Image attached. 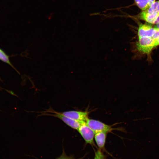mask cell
Wrapping results in <instances>:
<instances>
[{
  "instance_id": "obj_1",
  "label": "cell",
  "mask_w": 159,
  "mask_h": 159,
  "mask_svg": "<svg viewBox=\"0 0 159 159\" xmlns=\"http://www.w3.org/2000/svg\"><path fill=\"white\" fill-rule=\"evenodd\" d=\"M140 16L149 23L155 24L159 17V1L155 2L147 9L143 11Z\"/></svg>"
},
{
  "instance_id": "obj_2",
  "label": "cell",
  "mask_w": 159,
  "mask_h": 159,
  "mask_svg": "<svg viewBox=\"0 0 159 159\" xmlns=\"http://www.w3.org/2000/svg\"><path fill=\"white\" fill-rule=\"evenodd\" d=\"M136 46L138 50L140 52L143 54H149L155 47L154 39L148 37L139 38Z\"/></svg>"
},
{
  "instance_id": "obj_3",
  "label": "cell",
  "mask_w": 159,
  "mask_h": 159,
  "mask_svg": "<svg viewBox=\"0 0 159 159\" xmlns=\"http://www.w3.org/2000/svg\"><path fill=\"white\" fill-rule=\"evenodd\" d=\"M86 123L93 131L95 134L100 132L108 133L114 129L112 125H108L99 121L88 118L86 120Z\"/></svg>"
},
{
  "instance_id": "obj_4",
  "label": "cell",
  "mask_w": 159,
  "mask_h": 159,
  "mask_svg": "<svg viewBox=\"0 0 159 159\" xmlns=\"http://www.w3.org/2000/svg\"><path fill=\"white\" fill-rule=\"evenodd\" d=\"M77 130L86 144L95 147L94 140L95 134L86 122L82 123Z\"/></svg>"
},
{
  "instance_id": "obj_5",
  "label": "cell",
  "mask_w": 159,
  "mask_h": 159,
  "mask_svg": "<svg viewBox=\"0 0 159 159\" xmlns=\"http://www.w3.org/2000/svg\"><path fill=\"white\" fill-rule=\"evenodd\" d=\"M47 112L53 113V114H47L46 115L57 117L60 119L67 125L71 128L78 130L82 123L79 122L62 115L60 112L50 110Z\"/></svg>"
},
{
  "instance_id": "obj_6",
  "label": "cell",
  "mask_w": 159,
  "mask_h": 159,
  "mask_svg": "<svg viewBox=\"0 0 159 159\" xmlns=\"http://www.w3.org/2000/svg\"><path fill=\"white\" fill-rule=\"evenodd\" d=\"M60 112L64 115L81 123L86 122L89 113L87 111H69Z\"/></svg>"
},
{
  "instance_id": "obj_7",
  "label": "cell",
  "mask_w": 159,
  "mask_h": 159,
  "mask_svg": "<svg viewBox=\"0 0 159 159\" xmlns=\"http://www.w3.org/2000/svg\"><path fill=\"white\" fill-rule=\"evenodd\" d=\"M157 30V28L146 24L140 25L138 30V38L143 37H152Z\"/></svg>"
},
{
  "instance_id": "obj_8",
  "label": "cell",
  "mask_w": 159,
  "mask_h": 159,
  "mask_svg": "<svg viewBox=\"0 0 159 159\" xmlns=\"http://www.w3.org/2000/svg\"><path fill=\"white\" fill-rule=\"evenodd\" d=\"M107 133L100 132L95 134L94 139L99 149L105 150V146Z\"/></svg>"
},
{
  "instance_id": "obj_9",
  "label": "cell",
  "mask_w": 159,
  "mask_h": 159,
  "mask_svg": "<svg viewBox=\"0 0 159 159\" xmlns=\"http://www.w3.org/2000/svg\"><path fill=\"white\" fill-rule=\"evenodd\" d=\"M137 5L143 11L147 9L150 6L149 0H134Z\"/></svg>"
},
{
  "instance_id": "obj_10",
  "label": "cell",
  "mask_w": 159,
  "mask_h": 159,
  "mask_svg": "<svg viewBox=\"0 0 159 159\" xmlns=\"http://www.w3.org/2000/svg\"><path fill=\"white\" fill-rule=\"evenodd\" d=\"M0 60L14 67L9 59V56L1 49H0Z\"/></svg>"
},
{
  "instance_id": "obj_11",
  "label": "cell",
  "mask_w": 159,
  "mask_h": 159,
  "mask_svg": "<svg viewBox=\"0 0 159 159\" xmlns=\"http://www.w3.org/2000/svg\"><path fill=\"white\" fill-rule=\"evenodd\" d=\"M102 150L98 148L95 152L94 159H106V156L102 152Z\"/></svg>"
},
{
  "instance_id": "obj_12",
  "label": "cell",
  "mask_w": 159,
  "mask_h": 159,
  "mask_svg": "<svg viewBox=\"0 0 159 159\" xmlns=\"http://www.w3.org/2000/svg\"><path fill=\"white\" fill-rule=\"evenodd\" d=\"M55 159H82V158L76 159L72 156L67 155L64 151L63 150L61 155Z\"/></svg>"
},
{
  "instance_id": "obj_13",
  "label": "cell",
  "mask_w": 159,
  "mask_h": 159,
  "mask_svg": "<svg viewBox=\"0 0 159 159\" xmlns=\"http://www.w3.org/2000/svg\"><path fill=\"white\" fill-rule=\"evenodd\" d=\"M158 37H159V28H157L156 31L152 38L154 39H155Z\"/></svg>"
},
{
  "instance_id": "obj_14",
  "label": "cell",
  "mask_w": 159,
  "mask_h": 159,
  "mask_svg": "<svg viewBox=\"0 0 159 159\" xmlns=\"http://www.w3.org/2000/svg\"><path fill=\"white\" fill-rule=\"evenodd\" d=\"M159 45V37L154 39L155 47Z\"/></svg>"
},
{
  "instance_id": "obj_15",
  "label": "cell",
  "mask_w": 159,
  "mask_h": 159,
  "mask_svg": "<svg viewBox=\"0 0 159 159\" xmlns=\"http://www.w3.org/2000/svg\"><path fill=\"white\" fill-rule=\"evenodd\" d=\"M150 6L155 2V0H149Z\"/></svg>"
},
{
  "instance_id": "obj_16",
  "label": "cell",
  "mask_w": 159,
  "mask_h": 159,
  "mask_svg": "<svg viewBox=\"0 0 159 159\" xmlns=\"http://www.w3.org/2000/svg\"><path fill=\"white\" fill-rule=\"evenodd\" d=\"M52 16H53V14H50V15H49V17L48 18H49V19H51V18H52Z\"/></svg>"
},
{
  "instance_id": "obj_17",
  "label": "cell",
  "mask_w": 159,
  "mask_h": 159,
  "mask_svg": "<svg viewBox=\"0 0 159 159\" xmlns=\"http://www.w3.org/2000/svg\"><path fill=\"white\" fill-rule=\"evenodd\" d=\"M155 28H159V24H157Z\"/></svg>"
}]
</instances>
